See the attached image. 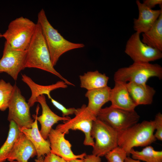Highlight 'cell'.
Returning a JSON list of instances; mask_svg holds the SVG:
<instances>
[{"label": "cell", "instance_id": "6da1fadb", "mask_svg": "<svg viewBox=\"0 0 162 162\" xmlns=\"http://www.w3.org/2000/svg\"><path fill=\"white\" fill-rule=\"evenodd\" d=\"M25 68H36L48 72L59 78L67 85L74 86L55 69L41 26L38 22L26 50Z\"/></svg>", "mask_w": 162, "mask_h": 162}, {"label": "cell", "instance_id": "7a4b0ae2", "mask_svg": "<svg viewBox=\"0 0 162 162\" xmlns=\"http://www.w3.org/2000/svg\"><path fill=\"white\" fill-rule=\"evenodd\" d=\"M37 22L41 26L54 67L64 53L71 50L85 46L83 44L73 43L65 39L51 24L43 9L38 14Z\"/></svg>", "mask_w": 162, "mask_h": 162}, {"label": "cell", "instance_id": "3957f363", "mask_svg": "<svg viewBox=\"0 0 162 162\" xmlns=\"http://www.w3.org/2000/svg\"><path fill=\"white\" fill-rule=\"evenodd\" d=\"M153 121H144L122 131L118 132V146L129 156L130 150L136 147L149 146L156 139Z\"/></svg>", "mask_w": 162, "mask_h": 162}, {"label": "cell", "instance_id": "277c9868", "mask_svg": "<svg viewBox=\"0 0 162 162\" xmlns=\"http://www.w3.org/2000/svg\"><path fill=\"white\" fill-rule=\"evenodd\" d=\"M36 23L23 16L11 21L3 38L14 50L26 51L34 33Z\"/></svg>", "mask_w": 162, "mask_h": 162}, {"label": "cell", "instance_id": "5b68a950", "mask_svg": "<svg viewBox=\"0 0 162 162\" xmlns=\"http://www.w3.org/2000/svg\"><path fill=\"white\" fill-rule=\"evenodd\" d=\"M152 77H156L160 80L162 78V67L160 65L134 62L128 67L118 69L115 73L114 80L115 82L146 84L148 80Z\"/></svg>", "mask_w": 162, "mask_h": 162}, {"label": "cell", "instance_id": "8992f818", "mask_svg": "<svg viewBox=\"0 0 162 162\" xmlns=\"http://www.w3.org/2000/svg\"><path fill=\"white\" fill-rule=\"evenodd\" d=\"M91 135L95 140L92 152L94 155L105 156L118 146V132L97 118L93 122Z\"/></svg>", "mask_w": 162, "mask_h": 162}, {"label": "cell", "instance_id": "52a82bcc", "mask_svg": "<svg viewBox=\"0 0 162 162\" xmlns=\"http://www.w3.org/2000/svg\"><path fill=\"white\" fill-rule=\"evenodd\" d=\"M74 114V118L58 125L56 129L65 134H68L70 130H81L85 135L83 144L93 147L94 142L91 132L93 122L97 119L96 116L88 110L85 104L76 109Z\"/></svg>", "mask_w": 162, "mask_h": 162}, {"label": "cell", "instance_id": "ba28073f", "mask_svg": "<svg viewBox=\"0 0 162 162\" xmlns=\"http://www.w3.org/2000/svg\"><path fill=\"white\" fill-rule=\"evenodd\" d=\"M97 118L119 132L138 123L140 116L135 110H126L110 106L102 108Z\"/></svg>", "mask_w": 162, "mask_h": 162}, {"label": "cell", "instance_id": "9c48e42d", "mask_svg": "<svg viewBox=\"0 0 162 162\" xmlns=\"http://www.w3.org/2000/svg\"><path fill=\"white\" fill-rule=\"evenodd\" d=\"M8 108V120L13 121L19 128L32 127L34 121L31 116L30 107L15 83Z\"/></svg>", "mask_w": 162, "mask_h": 162}, {"label": "cell", "instance_id": "30bf717a", "mask_svg": "<svg viewBox=\"0 0 162 162\" xmlns=\"http://www.w3.org/2000/svg\"><path fill=\"white\" fill-rule=\"evenodd\" d=\"M140 35L136 32L131 35L127 42L125 53L134 62L150 63L161 59L162 51L143 43Z\"/></svg>", "mask_w": 162, "mask_h": 162}, {"label": "cell", "instance_id": "8fae6325", "mask_svg": "<svg viewBox=\"0 0 162 162\" xmlns=\"http://www.w3.org/2000/svg\"><path fill=\"white\" fill-rule=\"evenodd\" d=\"M26 55V51L14 50L5 41L0 59V73H6L16 80L20 72L25 68Z\"/></svg>", "mask_w": 162, "mask_h": 162}, {"label": "cell", "instance_id": "7c38bea8", "mask_svg": "<svg viewBox=\"0 0 162 162\" xmlns=\"http://www.w3.org/2000/svg\"><path fill=\"white\" fill-rule=\"evenodd\" d=\"M65 134L56 129H51L48 136L50 152L68 161L78 158L83 159L86 154L84 153L79 155L75 154L71 150V145L64 137Z\"/></svg>", "mask_w": 162, "mask_h": 162}, {"label": "cell", "instance_id": "4fadbf2b", "mask_svg": "<svg viewBox=\"0 0 162 162\" xmlns=\"http://www.w3.org/2000/svg\"><path fill=\"white\" fill-rule=\"evenodd\" d=\"M36 102H39L41 105L42 114L39 116H37L39 110V107L38 106L36 110L37 114L36 115H34L33 116L40 123L41 129L40 132L43 138L46 140L48 139L49 134L54 124L60 121H68L71 118L68 116H60L52 111L47 104L44 94L38 96L36 99Z\"/></svg>", "mask_w": 162, "mask_h": 162}, {"label": "cell", "instance_id": "5bb4252c", "mask_svg": "<svg viewBox=\"0 0 162 162\" xmlns=\"http://www.w3.org/2000/svg\"><path fill=\"white\" fill-rule=\"evenodd\" d=\"M136 3L139 15L137 19H134L133 28L136 32L140 34L147 32L152 27L162 13V8L154 10L148 8L139 0H137Z\"/></svg>", "mask_w": 162, "mask_h": 162}, {"label": "cell", "instance_id": "9a60e30c", "mask_svg": "<svg viewBox=\"0 0 162 162\" xmlns=\"http://www.w3.org/2000/svg\"><path fill=\"white\" fill-rule=\"evenodd\" d=\"M35 156H37V152L34 146L21 131L7 160L10 162H28L30 158Z\"/></svg>", "mask_w": 162, "mask_h": 162}, {"label": "cell", "instance_id": "2e32d148", "mask_svg": "<svg viewBox=\"0 0 162 162\" xmlns=\"http://www.w3.org/2000/svg\"><path fill=\"white\" fill-rule=\"evenodd\" d=\"M126 83L115 82L110 92V101L112 107L128 110H135L137 106L131 97L127 88Z\"/></svg>", "mask_w": 162, "mask_h": 162}, {"label": "cell", "instance_id": "e0dca14e", "mask_svg": "<svg viewBox=\"0 0 162 162\" xmlns=\"http://www.w3.org/2000/svg\"><path fill=\"white\" fill-rule=\"evenodd\" d=\"M32 123L31 128H19L32 143L37 152L38 159L43 157L51 152L50 143L49 140L44 139L41 134L38 128L37 120Z\"/></svg>", "mask_w": 162, "mask_h": 162}, {"label": "cell", "instance_id": "ac0fdd59", "mask_svg": "<svg viewBox=\"0 0 162 162\" xmlns=\"http://www.w3.org/2000/svg\"><path fill=\"white\" fill-rule=\"evenodd\" d=\"M22 81L29 86L31 91V95L28 100V103L30 107L34 106L36 102L37 98L40 95L45 94L49 99L52 97L51 91L59 88H66L68 85L63 81H58L51 85L43 86L35 82L29 77L25 74H22Z\"/></svg>", "mask_w": 162, "mask_h": 162}, {"label": "cell", "instance_id": "d6986e66", "mask_svg": "<svg viewBox=\"0 0 162 162\" xmlns=\"http://www.w3.org/2000/svg\"><path fill=\"white\" fill-rule=\"evenodd\" d=\"M126 86L132 99L136 106L149 105L152 102L156 92L154 89L146 84L128 82Z\"/></svg>", "mask_w": 162, "mask_h": 162}, {"label": "cell", "instance_id": "ffe728a7", "mask_svg": "<svg viewBox=\"0 0 162 162\" xmlns=\"http://www.w3.org/2000/svg\"><path fill=\"white\" fill-rule=\"evenodd\" d=\"M111 88L108 86L88 90L85 96L88 100L87 107L97 117V115L106 103L110 101Z\"/></svg>", "mask_w": 162, "mask_h": 162}, {"label": "cell", "instance_id": "44dd1931", "mask_svg": "<svg viewBox=\"0 0 162 162\" xmlns=\"http://www.w3.org/2000/svg\"><path fill=\"white\" fill-rule=\"evenodd\" d=\"M141 40L148 46L162 52V13L151 28L142 33Z\"/></svg>", "mask_w": 162, "mask_h": 162}, {"label": "cell", "instance_id": "7402d4cb", "mask_svg": "<svg viewBox=\"0 0 162 162\" xmlns=\"http://www.w3.org/2000/svg\"><path fill=\"white\" fill-rule=\"evenodd\" d=\"M80 86L89 90L104 87L107 86L109 78L105 74L98 70L88 71L79 76Z\"/></svg>", "mask_w": 162, "mask_h": 162}, {"label": "cell", "instance_id": "603a6c76", "mask_svg": "<svg viewBox=\"0 0 162 162\" xmlns=\"http://www.w3.org/2000/svg\"><path fill=\"white\" fill-rule=\"evenodd\" d=\"M20 132L16 124L13 121H10L7 138L0 148V162L7 160Z\"/></svg>", "mask_w": 162, "mask_h": 162}, {"label": "cell", "instance_id": "cb8c5ba5", "mask_svg": "<svg viewBox=\"0 0 162 162\" xmlns=\"http://www.w3.org/2000/svg\"><path fill=\"white\" fill-rule=\"evenodd\" d=\"M133 159L146 162H162V151L155 150L151 146H146L140 151L132 148L130 152Z\"/></svg>", "mask_w": 162, "mask_h": 162}, {"label": "cell", "instance_id": "d4e9b609", "mask_svg": "<svg viewBox=\"0 0 162 162\" xmlns=\"http://www.w3.org/2000/svg\"><path fill=\"white\" fill-rule=\"evenodd\" d=\"M14 87L10 82L0 80V110L4 111L8 108L12 96Z\"/></svg>", "mask_w": 162, "mask_h": 162}, {"label": "cell", "instance_id": "484cf974", "mask_svg": "<svg viewBox=\"0 0 162 162\" xmlns=\"http://www.w3.org/2000/svg\"><path fill=\"white\" fill-rule=\"evenodd\" d=\"M105 156L108 162H124L127 155L125 151L118 146Z\"/></svg>", "mask_w": 162, "mask_h": 162}, {"label": "cell", "instance_id": "4316f807", "mask_svg": "<svg viewBox=\"0 0 162 162\" xmlns=\"http://www.w3.org/2000/svg\"><path fill=\"white\" fill-rule=\"evenodd\" d=\"M156 132L154 136L156 139L160 141L162 140V114L158 113L153 120Z\"/></svg>", "mask_w": 162, "mask_h": 162}, {"label": "cell", "instance_id": "83f0119b", "mask_svg": "<svg viewBox=\"0 0 162 162\" xmlns=\"http://www.w3.org/2000/svg\"><path fill=\"white\" fill-rule=\"evenodd\" d=\"M53 105L61 111L62 113V117L68 116V115L74 114L76 109L74 108H67L62 104L51 98L50 99Z\"/></svg>", "mask_w": 162, "mask_h": 162}, {"label": "cell", "instance_id": "f1b7e54d", "mask_svg": "<svg viewBox=\"0 0 162 162\" xmlns=\"http://www.w3.org/2000/svg\"><path fill=\"white\" fill-rule=\"evenodd\" d=\"M35 162H69L62 158L51 152L43 158L35 160Z\"/></svg>", "mask_w": 162, "mask_h": 162}, {"label": "cell", "instance_id": "f546056e", "mask_svg": "<svg viewBox=\"0 0 162 162\" xmlns=\"http://www.w3.org/2000/svg\"><path fill=\"white\" fill-rule=\"evenodd\" d=\"M142 3L151 9H152L157 5H159L160 8H162V0H144Z\"/></svg>", "mask_w": 162, "mask_h": 162}, {"label": "cell", "instance_id": "4dcf8cb0", "mask_svg": "<svg viewBox=\"0 0 162 162\" xmlns=\"http://www.w3.org/2000/svg\"><path fill=\"white\" fill-rule=\"evenodd\" d=\"M100 157L93 154H86L84 157L85 162H101Z\"/></svg>", "mask_w": 162, "mask_h": 162}, {"label": "cell", "instance_id": "1f68e13d", "mask_svg": "<svg viewBox=\"0 0 162 162\" xmlns=\"http://www.w3.org/2000/svg\"><path fill=\"white\" fill-rule=\"evenodd\" d=\"M124 162H140V161L138 160L134 159L129 156H127Z\"/></svg>", "mask_w": 162, "mask_h": 162}, {"label": "cell", "instance_id": "d6a6232c", "mask_svg": "<svg viewBox=\"0 0 162 162\" xmlns=\"http://www.w3.org/2000/svg\"><path fill=\"white\" fill-rule=\"evenodd\" d=\"M69 162H85L84 159H74L70 160Z\"/></svg>", "mask_w": 162, "mask_h": 162}, {"label": "cell", "instance_id": "836d02e7", "mask_svg": "<svg viewBox=\"0 0 162 162\" xmlns=\"http://www.w3.org/2000/svg\"><path fill=\"white\" fill-rule=\"evenodd\" d=\"M2 37H3L2 34L0 33V38H2Z\"/></svg>", "mask_w": 162, "mask_h": 162}, {"label": "cell", "instance_id": "e575fe53", "mask_svg": "<svg viewBox=\"0 0 162 162\" xmlns=\"http://www.w3.org/2000/svg\"><path fill=\"white\" fill-rule=\"evenodd\" d=\"M10 162H17L16 161H13Z\"/></svg>", "mask_w": 162, "mask_h": 162}]
</instances>
